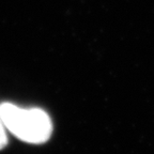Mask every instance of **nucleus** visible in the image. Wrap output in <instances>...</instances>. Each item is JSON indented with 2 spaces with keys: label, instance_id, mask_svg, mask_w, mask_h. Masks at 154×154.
Segmentation results:
<instances>
[{
  "label": "nucleus",
  "instance_id": "nucleus-1",
  "mask_svg": "<svg viewBox=\"0 0 154 154\" xmlns=\"http://www.w3.org/2000/svg\"><path fill=\"white\" fill-rule=\"evenodd\" d=\"M0 116L10 133L29 143H44L53 133L49 116L40 108H22L3 103L0 105Z\"/></svg>",
  "mask_w": 154,
  "mask_h": 154
},
{
  "label": "nucleus",
  "instance_id": "nucleus-2",
  "mask_svg": "<svg viewBox=\"0 0 154 154\" xmlns=\"http://www.w3.org/2000/svg\"><path fill=\"white\" fill-rule=\"evenodd\" d=\"M5 130L7 128H5V124L2 122V119H1V116H0V150H2L8 143V137Z\"/></svg>",
  "mask_w": 154,
  "mask_h": 154
}]
</instances>
